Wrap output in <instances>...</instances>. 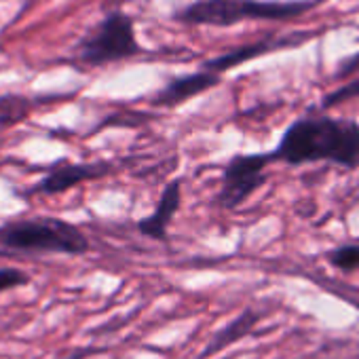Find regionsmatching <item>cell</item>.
I'll use <instances>...</instances> for the list:
<instances>
[{
  "instance_id": "1",
  "label": "cell",
  "mask_w": 359,
  "mask_h": 359,
  "mask_svg": "<svg viewBox=\"0 0 359 359\" xmlns=\"http://www.w3.org/2000/svg\"><path fill=\"white\" fill-rule=\"evenodd\" d=\"M275 161L292 165L332 161L342 167L359 165V125L338 118H300L287 127Z\"/></svg>"
},
{
  "instance_id": "2",
  "label": "cell",
  "mask_w": 359,
  "mask_h": 359,
  "mask_svg": "<svg viewBox=\"0 0 359 359\" xmlns=\"http://www.w3.org/2000/svg\"><path fill=\"white\" fill-rule=\"evenodd\" d=\"M0 248L22 254L83 256L89 252V239L62 218H26L0 226Z\"/></svg>"
},
{
  "instance_id": "3",
  "label": "cell",
  "mask_w": 359,
  "mask_h": 359,
  "mask_svg": "<svg viewBox=\"0 0 359 359\" xmlns=\"http://www.w3.org/2000/svg\"><path fill=\"white\" fill-rule=\"evenodd\" d=\"M142 47L135 41L131 18L121 11L108 13L76 47V57L87 66H104L137 55Z\"/></svg>"
},
{
  "instance_id": "4",
  "label": "cell",
  "mask_w": 359,
  "mask_h": 359,
  "mask_svg": "<svg viewBox=\"0 0 359 359\" xmlns=\"http://www.w3.org/2000/svg\"><path fill=\"white\" fill-rule=\"evenodd\" d=\"M271 161H275L273 152L233 156L222 173V191L218 197L220 208L233 210L254 195L264 184V169Z\"/></svg>"
},
{
  "instance_id": "5",
  "label": "cell",
  "mask_w": 359,
  "mask_h": 359,
  "mask_svg": "<svg viewBox=\"0 0 359 359\" xmlns=\"http://www.w3.org/2000/svg\"><path fill=\"white\" fill-rule=\"evenodd\" d=\"M110 173L108 163H76V165H60L49 175L30 191L32 195H60L70 191L76 184H83L87 180H95Z\"/></svg>"
},
{
  "instance_id": "6",
  "label": "cell",
  "mask_w": 359,
  "mask_h": 359,
  "mask_svg": "<svg viewBox=\"0 0 359 359\" xmlns=\"http://www.w3.org/2000/svg\"><path fill=\"white\" fill-rule=\"evenodd\" d=\"M180 20L197 26H235L245 20V0H201L180 13Z\"/></svg>"
},
{
  "instance_id": "7",
  "label": "cell",
  "mask_w": 359,
  "mask_h": 359,
  "mask_svg": "<svg viewBox=\"0 0 359 359\" xmlns=\"http://www.w3.org/2000/svg\"><path fill=\"white\" fill-rule=\"evenodd\" d=\"M218 83H220V76L216 72H208V70L195 72V74H189L182 79H175L163 87V91L154 97V104L156 106H177V104H182V102H187L199 93L210 91Z\"/></svg>"
},
{
  "instance_id": "8",
  "label": "cell",
  "mask_w": 359,
  "mask_h": 359,
  "mask_svg": "<svg viewBox=\"0 0 359 359\" xmlns=\"http://www.w3.org/2000/svg\"><path fill=\"white\" fill-rule=\"evenodd\" d=\"M180 201H182V195H180V182H169L158 199V205L156 210L142 218L137 222V229L142 235L150 237V239H158L163 241L167 237V226L169 222L173 220V216L177 214L180 210Z\"/></svg>"
},
{
  "instance_id": "9",
  "label": "cell",
  "mask_w": 359,
  "mask_h": 359,
  "mask_svg": "<svg viewBox=\"0 0 359 359\" xmlns=\"http://www.w3.org/2000/svg\"><path fill=\"white\" fill-rule=\"evenodd\" d=\"M260 317H262V315H260L258 311H252V309L243 311L237 319H233L229 325H224L222 330H218V332L214 334V338L210 340V344L205 346V351H203L201 357H203V359H205V357H212V355L224 351L226 346H231L233 342L245 338V336L256 327V323L260 321Z\"/></svg>"
},
{
  "instance_id": "10",
  "label": "cell",
  "mask_w": 359,
  "mask_h": 359,
  "mask_svg": "<svg viewBox=\"0 0 359 359\" xmlns=\"http://www.w3.org/2000/svg\"><path fill=\"white\" fill-rule=\"evenodd\" d=\"M36 106H39L36 100L24 93L0 95V131L24 123Z\"/></svg>"
},
{
  "instance_id": "11",
  "label": "cell",
  "mask_w": 359,
  "mask_h": 359,
  "mask_svg": "<svg viewBox=\"0 0 359 359\" xmlns=\"http://www.w3.org/2000/svg\"><path fill=\"white\" fill-rule=\"evenodd\" d=\"M275 47H277V45H269V43L248 45V47L235 49V51H231V53H224V55H220V57H216V60L205 62V64H203V70L220 74V72L231 70V68H235V66H239V64H245V62H250V60H254V57H260V55L269 53V51L275 49Z\"/></svg>"
},
{
  "instance_id": "12",
  "label": "cell",
  "mask_w": 359,
  "mask_h": 359,
  "mask_svg": "<svg viewBox=\"0 0 359 359\" xmlns=\"http://www.w3.org/2000/svg\"><path fill=\"white\" fill-rule=\"evenodd\" d=\"M330 264L340 271H357L359 269V243H346L330 252Z\"/></svg>"
},
{
  "instance_id": "13",
  "label": "cell",
  "mask_w": 359,
  "mask_h": 359,
  "mask_svg": "<svg viewBox=\"0 0 359 359\" xmlns=\"http://www.w3.org/2000/svg\"><path fill=\"white\" fill-rule=\"evenodd\" d=\"M30 281H32L30 275L24 273L22 269H15V266H3V269H0V292H9V290H15V287H24Z\"/></svg>"
},
{
  "instance_id": "14",
  "label": "cell",
  "mask_w": 359,
  "mask_h": 359,
  "mask_svg": "<svg viewBox=\"0 0 359 359\" xmlns=\"http://www.w3.org/2000/svg\"><path fill=\"white\" fill-rule=\"evenodd\" d=\"M351 97H359V79H357L355 83H348V85L340 87L338 91L330 93V95L323 100V106H325V108H332V106L342 104V102H346V100H351Z\"/></svg>"
},
{
  "instance_id": "15",
  "label": "cell",
  "mask_w": 359,
  "mask_h": 359,
  "mask_svg": "<svg viewBox=\"0 0 359 359\" xmlns=\"http://www.w3.org/2000/svg\"><path fill=\"white\" fill-rule=\"evenodd\" d=\"M357 68H359V53H357L353 60H348L346 64H342V68H340V76H346V74L355 72Z\"/></svg>"
}]
</instances>
